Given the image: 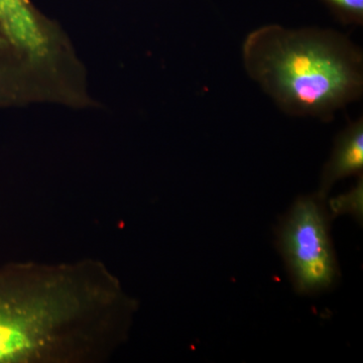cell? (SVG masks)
<instances>
[{
  "instance_id": "5",
  "label": "cell",
  "mask_w": 363,
  "mask_h": 363,
  "mask_svg": "<svg viewBox=\"0 0 363 363\" xmlns=\"http://www.w3.org/2000/svg\"><path fill=\"white\" fill-rule=\"evenodd\" d=\"M326 4L351 21H362L363 18V0H324Z\"/></svg>"
},
{
  "instance_id": "4",
  "label": "cell",
  "mask_w": 363,
  "mask_h": 363,
  "mask_svg": "<svg viewBox=\"0 0 363 363\" xmlns=\"http://www.w3.org/2000/svg\"><path fill=\"white\" fill-rule=\"evenodd\" d=\"M363 167V128L355 123L339 138L330 162L322 176L319 194L326 197L332 186L340 179L362 171Z\"/></svg>"
},
{
  "instance_id": "3",
  "label": "cell",
  "mask_w": 363,
  "mask_h": 363,
  "mask_svg": "<svg viewBox=\"0 0 363 363\" xmlns=\"http://www.w3.org/2000/svg\"><path fill=\"white\" fill-rule=\"evenodd\" d=\"M0 28L28 54L40 55L47 45L44 30L26 0H0Z\"/></svg>"
},
{
  "instance_id": "2",
  "label": "cell",
  "mask_w": 363,
  "mask_h": 363,
  "mask_svg": "<svg viewBox=\"0 0 363 363\" xmlns=\"http://www.w3.org/2000/svg\"><path fill=\"white\" fill-rule=\"evenodd\" d=\"M318 194L298 199L279 231V248L298 293L326 290L338 277L332 247L330 217Z\"/></svg>"
},
{
  "instance_id": "1",
  "label": "cell",
  "mask_w": 363,
  "mask_h": 363,
  "mask_svg": "<svg viewBox=\"0 0 363 363\" xmlns=\"http://www.w3.org/2000/svg\"><path fill=\"white\" fill-rule=\"evenodd\" d=\"M247 47V59L272 95L309 112L337 107L359 87L354 62L326 38L281 28L259 30Z\"/></svg>"
}]
</instances>
